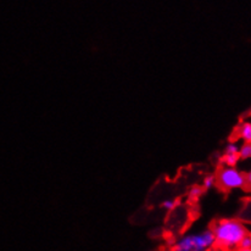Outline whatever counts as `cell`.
<instances>
[{"instance_id":"9c48e42d","label":"cell","mask_w":251,"mask_h":251,"mask_svg":"<svg viewBox=\"0 0 251 251\" xmlns=\"http://www.w3.org/2000/svg\"><path fill=\"white\" fill-rule=\"evenodd\" d=\"M238 151H239V145L235 142L228 143L225 149V154H238Z\"/></svg>"},{"instance_id":"5b68a950","label":"cell","mask_w":251,"mask_h":251,"mask_svg":"<svg viewBox=\"0 0 251 251\" xmlns=\"http://www.w3.org/2000/svg\"><path fill=\"white\" fill-rule=\"evenodd\" d=\"M239 155L238 154H223L221 157V162L225 165L226 167H235V165L239 162Z\"/></svg>"},{"instance_id":"ba28073f","label":"cell","mask_w":251,"mask_h":251,"mask_svg":"<svg viewBox=\"0 0 251 251\" xmlns=\"http://www.w3.org/2000/svg\"><path fill=\"white\" fill-rule=\"evenodd\" d=\"M178 205H179V202H178L177 200H173V199H166V200H164V201H162L161 206L164 207L165 210L172 211V210H175L176 207L178 206Z\"/></svg>"},{"instance_id":"8fae6325","label":"cell","mask_w":251,"mask_h":251,"mask_svg":"<svg viewBox=\"0 0 251 251\" xmlns=\"http://www.w3.org/2000/svg\"><path fill=\"white\" fill-rule=\"evenodd\" d=\"M240 249H251V235L248 234L239 244Z\"/></svg>"},{"instance_id":"7a4b0ae2","label":"cell","mask_w":251,"mask_h":251,"mask_svg":"<svg viewBox=\"0 0 251 251\" xmlns=\"http://www.w3.org/2000/svg\"><path fill=\"white\" fill-rule=\"evenodd\" d=\"M172 251H212L215 250V238L211 229L199 233H185L172 243Z\"/></svg>"},{"instance_id":"7c38bea8","label":"cell","mask_w":251,"mask_h":251,"mask_svg":"<svg viewBox=\"0 0 251 251\" xmlns=\"http://www.w3.org/2000/svg\"><path fill=\"white\" fill-rule=\"evenodd\" d=\"M244 175H245V180H247V184L249 185L251 183V173L247 172V173H244Z\"/></svg>"},{"instance_id":"3957f363","label":"cell","mask_w":251,"mask_h":251,"mask_svg":"<svg viewBox=\"0 0 251 251\" xmlns=\"http://www.w3.org/2000/svg\"><path fill=\"white\" fill-rule=\"evenodd\" d=\"M216 183L225 190L240 189L247 187L244 172L238 170L237 167H223L218 172Z\"/></svg>"},{"instance_id":"277c9868","label":"cell","mask_w":251,"mask_h":251,"mask_svg":"<svg viewBox=\"0 0 251 251\" xmlns=\"http://www.w3.org/2000/svg\"><path fill=\"white\" fill-rule=\"evenodd\" d=\"M238 135H239V138L244 143L251 142V124H250V121L243 122V124L238 127Z\"/></svg>"},{"instance_id":"52a82bcc","label":"cell","mask_w":251,"mask_h":251,"mask_svg":"<svg viewBox=\"0 0 251 251\" xmlns=\"http://www.w3.org/2000/svg\"><path fill=\"white\" fill-rule=\"evenodd\" d=\"M238 155H239V159H249L251 156V144L250 143H243L239 147V151H238Z\"/></svg>"},{"instance_id":"30bf717a","label":"cell","mask_w":251,"mask_h":251,"mask_svg":"<svg viewBox=\"0 0 251 251\" xmlns=\"http://www.w3.org/2000/svg\"><path fill=\"white\" fill-rule=\"evenodd\" d=\"M216 184H217V183H216L215 176L207 175L206 177L204 178V188H206V189H212Z\"/></svg>"},{"instance_id":"5bb4252c","label":"cell","mask_w":251,"mask_h":251,"mask_svg":"<svg viewBox=\"0 0 251 251\" xmlns=\"http://www.w3.org/2000/svg\"><path fill=\"white\" fill-rule=\"evenodd\" d=\"M212 251H216V250H212Z\"/></svg>"},{"instance_id":"8992f818","label":"cell","mask_w":251,"mask_h":251,"mask_svg":"<svg viewBox=\"0 0 251 251\" xmlns=\"http://www.w3.org/2000/svg\"><path fill=\"white\" fill-rule=\"evenodd\" d=\"M202 193H204V189H202L201 187L194 185V187L190 188L189 192H188V198H189V200H192V201H198V200L200 199V197L202 195Z\"/></svg>"},{"instance_id":"4fadbf2b","label":"cell","mask_w":251,"mask_h":251,"mask_svg":"<svg viewBox=\"0 0 251 251\" xmlns=\"http://www.w3.org/2000/svg\"><path fill=\"white\" fill-rule=\"evenodd\" d=\"M235 251H251V249H240V248H238Z\"/></svg>"},{"instance_id":"6da1fadb","label":"cell","mask_w":251,"mask_h":251,"mask_svg":"<svg viewBox=\"0 0 251 251\" xmlns=\"http://www.w3.org/2000/svg\"><path fill=\"white\" fill-rule=\"evenodd\" d=\"M215 238V249L221 251H235L240 242L247 237L249 228L237 218H222L211 228Z\"/></svg>"}]
</instances>
